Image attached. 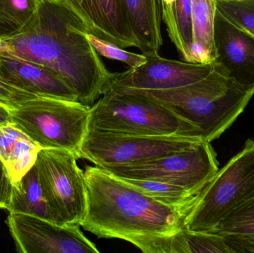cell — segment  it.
Listing matches in <instances>:
<instances>
[{
  "instance_id": "cell-1",
  "label": "cell",
  "mask_w": 254,
  "mask_h": 253,
  "mask_svg": "<svg viewBox=\"0 0 254 253\" xmlns=\"http://www.w3.org/2000/svg\"><path fill=\"white\" fill-rule=\"evenodd\" d=\"M89 28L68 3L38 0L32 20L0 40V54L22 58L47 67L92 107L110 89L113 74L106 68L86 37Z\"/></svg>"
},
{
  "instance_id": "cell-2",
  "label": "cell",
  "mask_w": 254,
  "mask_h": 253,
  "mask_svg": "<svg viewBox=\"0 0 254 253\" xmlns=\"http://www.w3.org/2000/svg\"><path fill=\"white\" fill-rule=\"evenodd\" d=\"M87 211L80 227L99 239L129 242L144 253H180L192 207L166 204L98 166H86Z\"/></svg>"
},
{
  "instance_id": "cell-3",
  "label": "cell",
  "mask_w": 254,
  "mask_h": 253,
  "mask_svg": "<svg viewBox=\"0 0 254 253\" xmlns=\"http://www.w3.org/2000/svg\"><path fill=\"white\" fill-rule=\"evenodd\" d=\"M146 95L199 129L211 142L229 129L254 96L234 80L213 70L192 84L165 90L110 89Z\"/></svg>"
},
{
  "instance_id": "cell-4",
  "label": "cell",
  "mask_w": 254,
  "mask_h": 253,
  "mask_svg": "<svg viewBox=\"0 0 254 253\" xmlns=\"http://www.w3.org/2000/svg\"><path fill=\"white\" fill-rule=\"evenodd\" d=\"M89 129L127 135H179L202 139L197 126L165 105L146 95L123 91L108 90L92 105Z\"/></svg>"
},
{
  "instance_id": "cell-5",
  "label": "cell",
  "mask_w": 254,
  "mask_h": 253,
  "mask_svg": "<svg viewBox=\"0 0 254 253\" xmlns=\"http://www.w3.org/2000/svg\"><path fill=\"white\" fill-rule=\"evenodd\" d=\"M92 107L77 101L40 98L10 110V123L42 149H62L81 158Z\"/></svg>"
},
{
  "instance_id": "cell-6",
  "label": "cell",
  "mask_w": 254,
  "mask_h": 253,
  "mask_svg": "<svg viewBox=\"0 0 254 253\" xmlns=\"http://www.w3.org/2000/svg\"><path fill=\"white\" fill-rule=\"evenodd\" d=\"M254 197V141L219 169L187 217L188 232L213 233L219 223Z\"/></svg>"
},
{
  "instance_id": "cell-7",
  "label": "cell",
  "mask_w": 254,
  "mask_h": 253,
  "mask_svg": "<svg viewBox=\"0 0 254 253\" xmlns=\"http://www.w3.org/2000/svg\"><path fill=\"white\" fill-rule=\"evenodd\" d=\"M74 153L62 149H41L35 166L52 222L80 227L87 211L84 172Z\"/></svg>"
},
{
  "instance_id": "cell-8",
  "label": "cell",
  "mask_w": 254,
  "mask_h": 253,
  "mask_svg": "<svg viewBox=\"0 0 254 253\" xmlns=\"http://www.w3.org/2000/svg\"><path fill=\"white\" fill-rule=\"evenodd\" d=\"M204 141L195 137L127 135L89 129L81 158L100 168L125 166L181 152Z\"/></svg>"
},
{
  "instance_id": "cell-9",
  "label": "cell",
  "mask_w": 254,
  "mask_h": 253,
  "mask_svg": "<svg viewBox=\"0 0 254 253\" xmlns=\"http://www.w3.org/2000/svg\"><path fill=\"white\" fill-rule=\"evenodd\" d=\"M101 169L119 178L166 183L195 195L201 193L219 169L214 149L205 141L177 154L155 160Z\"/></svg>"
},
{
  "instance_id": "cell-10",
  "label": "cell",
  "mask_w": 254,
  "mask_h": 253,
  "mask_svg": "<svg viewBox=\"0 0 254 253\" xmlns=\"http://www.w3.org/2000/svg\"><path fill=\"white\" fill-rule=\"evenodd\" d=\"M7 224L19 253H100L77 226H61L16 212H10Z\"/></svg>"
},
{
  "instance_id": "cell-11",
  "label": "cell",
  "mask_w": 254,
  "mask_h": 253,
  "mask_svg": "<svg viewBox=\"0 0 254 253\" xmlns=\"http://www.w3.org/2000/svg\"><path fill=\"white\" fill-rule=\"evenodd\" d=\"M213 63H191L148 56L141 66L125 72L114 73L110 89L165 90L192 84L213 71Z\"/></svg>"
},
{
  "instance_id": "cell-12",
  "label": "cell",
  "mask_w": 254,
  "mask_h": 253,
  "mask_svg": "<svg viewBox=\"0 0 254 253\" xmlns=\"http://www.w3.org/2000/svg\"><path fill=\"white\" fill-rule=\"evenodd\" d=\"M213 70L254 92V36L219 10L215 17Z\"/></svg>"
},
{
  "instance_id": "cell-13",
  "label": "cell",
  "mask_w": 254,
  "mask_h": 253,
  "mask_svg": "<svg viewBox=\"0 0 254 253\" xmlns=\"http://www.w3.org/2000/svg\"><path fill=\"white\" fill-rule=\"evenodd\" d=\"M91 34L122 49L139 47L125 0H68Z\"/></svg>"
},
{
  "instance_id": "cell-14",
  "label": "cell",
  "mask_w": 254,
  "mask_h": 253,
  "mask_svg": "<svg viewBox=\"0 0 254 253\" xmlns=\"http://www.w3.org/2000/svg\"><path fill=\"white\" fill-rule=\"evenodd\" d=\"M0 74L15 87L37 96L78 102L74 91L58 74L40 64L0 54Z\"/></svg>"
},
{
  "instance_id": "cell-15",
  "label": "cell",
  "mask_w": 254,
  "mask_h": 253,
  "mask_svg": "<svg viewBox=\"0 0 254 253\" xmlns=\"http://www.w3.org/2000/svg\"><path fill=\"white\" fill-rule=\"evenodd\" d=\"M131 28L145 56L158 54L163 45L161 0H125Z\"/></svg>"
},
{
  "instance_id": "cell-16",
  "label": "cell",
  "mask_w": 254,
  "mask_h": 253,
  "mask_svg": "<svg viewBox=\"0 0 254 253\" xmlns=\"http://www.w3.org/2000/svg\"><path fill=\"white\" fill-rule=\"evenodd\" d=\"M41 149L11 123L0 126V159L13 184L34 166Z\"/></svg>"
},
{
  "instance_id": "cell-17",
  "label": "cell",
  "mask_w": 254,
  "mask_h": 253,
  "mask_svg": "<svg viewBox=\"0 0 254 253\" xmlns=\"http://www.w3.org/2000/svg\"><path fill=\"white\" fill-rule=\"evenodd\" d=\"M193 44L192 63H212L216 57L214 44L216 0H191Z\"/></svg>"
},
{
  "instance_id": "cell-18",
  "label": "cell",
  "mask_w": 254,
  "mask_h": 253,
  "mask_svg": "<svg viewBox=\"0 0 254 253\" xmlns=\"http://www.w3.org/2000/svg\"><path fill=\"white\" fill-rule=\"evenodd\" d=\"M7 210L52 221L35 166L13 184L10 206Z\"/></svg>"
},
{
  "instance_id": "cell-19",
  "label": "cell",
  "mask_w": 254,
  "mask_h": 253,
  "mask_svg": "<svg viewBox=\"0 0 254 253\" xmlns=\"http://www.w3.org/2000/svg\"><path fill=\"white\" fill-rule=\"evenodd\" d=\"M119 178L143 194L171 206L192 207L199 195L193 194L182 187L166 183L149 180Z\"/></svg>"
},
{
  "instance_id": "cell-20",
  "label": "cell",
  "mask_w": 254,
  "mask_h": 253,
  "mask_svg": "<svg viewBox=\"0 0 254 253\" xmlns=\"http://www.w3.org/2000/svg\"><path fill=\"white\" fill-rule=\"evenodd\" d=\"M213 233L221 236H254V197L224 218Z\"/></svg>"
},
{
  "instance_id": "cell-21",
  "label": "cell",
  "mask_w": 254,
  "mask_h": 253,
  "mask_svg": "<svg viewBox=\"0 0 254 253\" xmlns=\"http://www.w3.org/2000/svg\"><path fill=\"white\" fill-rule=\"evenodd\" d=\"M234 253L225 237L216 233L184 230L181 253Z\"/></svg>"
},
{
  "instance_id": "cell-22",
  "label": "cell",
  "mask_w": 254,
  "mask_h": 253,
  "mask_svg": "<svg viewBox=\"0 0 254 253\" xmlns=\"http://www.w3.org/2000/svg\"><path fill=\"white\" fill-rule=\"evenodd\" d=\"M176 23L179 37L176 49L185 62H191V49L193 44L191 0L176 1Z\"/></svg>"
},
{
  "instance_id": "cell-23",
  "label": "cell",
  "mask_w": 254,
  "mask_h": 253,
  "mask_svg": "<svg viewBox=\"0 0 254 253\" xmlns=\"http://www.w3.org/2000/svg\"><path fill=\"white\" fill-rule=\"evenodd\" d=\"M216 7L228 20L254 36V0H216Z\"/></svg>"
},
{
  "instance_id": "cell-24",
  "label": "cell",
  "mask_w": 254,
  "mask_h": 253,
  "mask_svg": "<svg viewBox=\"0 0 254 253\" xmlns=\"http://www.w3.org/2000/svg\"><path fill=\"white\" fill-rule=\"evenodd\" d=\"M38 0H0V19L20 31L34 17Z\"/></svg>"
},
{
  "instance_id": "cell-25",
  "label": "cell",
  "mask_w": 254,
  "mask_h": 253,
  "mask_svg": "<svg viewBox=\"0 0 254 253\" xmlns=\"http://www.w3.org/2000/svg\"><path fill=\"white\" fill-rule=\"evenodd\" d=\"M86 37L95 48L98 55L113 60L120 61L128 65L129 68H138L147 61V56L143 53L137 54L127 51L125 49H122L107 40L98 38L91 33L86 32Z\"/></svg>"
},
{
  "instance_id": "cell-26",
  "label": "cell",
  "mask_w": 254,
  "mask_h": 253,
  "mask_svg": "<svg viewBox=\"0 0 254 253\" xmlns=\"http://www.w3.org/2000/svg\"><path fill=\"white\" fill-rule=\"evenodd\" d=\"M40 97L15 87L6 81L0 74V105L10 111L19 108L28 101Z\"/></svg>"
},
{
  "instance_id": "cell-27",
  "label": "cell",
  "mask_w": 254,
  "mask_h": 253,
  "mask_svg": "<svg viewBox=\"0 0 254 253\" xmlns=\"http://www.w3.org/2000/svg\"><path fill=\"white\" fill-rule=\"evenodd\" d=\"M177 0H161L162 21L165 23L169 37L176 47L179 45L176 23V6Z\"/></svg>"
},
{
  "instance_id": "cell-28",
  "label": "cell",
  "mask_w": 254,
  "mask_h": 253,
  "mask_svg": "<svg viewBox=\"0 0 254 253\" xmlns=\"http://www.w3.org/2000/svg\"><path fill=\"white\" fill-rule=\"evenodd\" d=\"M12 190L13 183L5 166L0 159V209H8Z\"/></svg>"
},
{
  "instance_id": "cell-29",
  "label": "cell",
  "mask_w": 254,
  "mask_h": 253,
  "mask_svg": "<svg viewBox=\"0 0 254 253\" xmlns=\"http://www.w3.org/2000/svg\"><path fill=\"white\" fill-rule=\"evenodd\" d=\"M227 245L234 253H254V235L223 236Z\"/></svg>"
},
{
  "instance_id": "cell-30",
  "label": "cell",
  "mask_w": 254,
  "mask_h": 253,
  "mask_svg": "<svg viewBox=\"0 0 254 253\" xmlns=\"http://www.w3.org/2000/svg\"><path fill=\"white\" fill-rule=\"evenodd\" d=\"M18 31L16 28L0 19V40L12 36Z\"/></svg>"
},
{
  "instance_id": "cell-31",
  "label": "cell",
  "mask_w": 254,
  "mask_h": 253,
  "mask_svg": "<svg viewBox=\"0 0 254 253\" xmlns=\"http://www.w3.org/2000/svg\"><path fill=\"white\" fill-rule=\"evenodd\" d=\"M10 123V111L8 108L0 105V126Z\"/></svg>"
},
{
  "instance_id": "cell-32",
  "label": "cell",
  "mask_w": 254,
  "mask_h": 253,
  "mask_svg": "<svg viewBox=\"0 0 254 253\" xmlns=\"http://www.w3.org/2000/svg\"><path fill=\"white\" fill-rule=\"evenodd\" d=\"M60 1H65V2H68V0H60Z\"/></svg>"
}]
</instances>
